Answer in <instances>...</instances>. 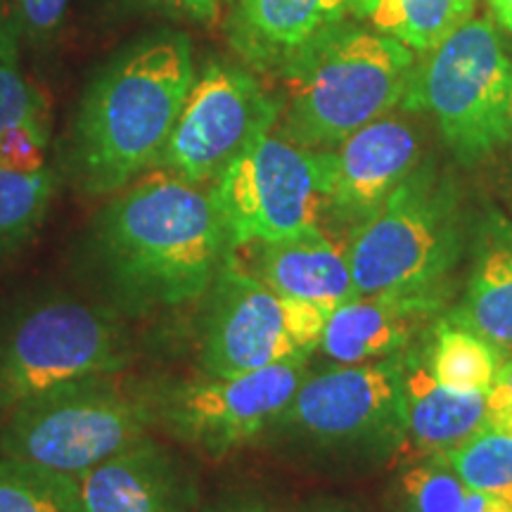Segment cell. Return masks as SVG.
I'll use <instances>...</instances> for the list:
<instances>
[{"instance_id":"obj_14","label":"cell","mask_w":512,"mask_h":512,"mask_svg":"<svg viewBox=\"0 0 512 512\" xmlns=\"http://www.w3.org/2000/svg\"><path fill=\"white\" fill-rule=\"evenodd\" d=\"M86 512H197L195 477L150 434L79 477Z\"/></svg>"},{"instance_id":"obj_24","label":"cell","mask_w":512,"mask_h":512,"mask_svg":"<svg viewBox=\"0 0 512 512\" xmlns=\"http://www.w3.org/2000/svg\"><path fill=\"white\" fill-rule=\"evenodd\" d=\"M439 456L456 470L467 491L512 501V437L508 434L484 427L475 437Z\"/></svg>"},{"instance_id":"obj_17","label":"cell","mask_w":512,"mask_h":512,"mask_svg":"<svg viewBox=\"0 0 512 512\" xmlns=\"http://www.w3.org/2000/svg\"><path fill=\"white\" fill-rule=\"evenodd\" d=\"M247 249H252L249 264L235 254L242 266L283 297L302 299L330 313L358 294L351 278L347 242L342 245L330 238L320 226L292 238L254 242Z\"/></svg>"},{"instance_id":"obj_31","label":"cell","mask_w":512,"mask_h":512,"mask_svg":"<svg viewBox=\"0 0 512 512\" xmlns=\"http://www.w3.org/2000/svg\"><path fill=\"white\" fill-rule=\"evenodd\" d=\"M211 512H275L264 498L252 496V494H238L223 498L221 503H216Z\"/></svg>"},{"instance_id":"obj_12","label":"cell","mask_w":512,"mask_h":512,"mask_svg":"<svg viewBox=\"0 0 512 512\" xmlns=\"http://www.w3.org/2000/svg\"><path fill=\"white\" fill-rule=\"evenodd\" d=\"M406 363L392 356L309 373L271 427L316 448L403 439Z\"/></svg>"},{"instance_id":"obj_27","label":"cell","mask_w":512,"mask_h":512,"mask_svg":"<svg viewBox=\"0 0 512 512\" xmlns=\"http://www.w3.org/2000/svg\"><path fill=\"white\" fill-rule=\"evenodd\" d=\"M50 143V117L31 119L0 133V166L10 171L46 169Z\"/></svg>"},{"instance_id":"obj_25","label":"cell","mask_w":512,"mask_h":512,"mask_svg":"<svg viewBox=\"0 0 512 512\" xmlns=\"http://www.w3.org/2000/svg\"><path fill=\"white\" fill-rule=\"evenodd\" d=\"M48 100L27 79L19 60L17 24L0 10V133L31 119H46Z\"/></svg>"},{"instance_id":"obj_4","label":"cell","mask_w":512,"mask_h":512,"mask_svg":"<svg viewBox=\"0 0 512 512\" xmlns=\"http://www.w3.org/2000/svg\"><path fill=\"white\" fill-rule=\"evenodd\" d=\"M465 249L453 185L427 169L411 176L351 228L347 256L358 294H444Z\"/></svg>"},{"instance_id":"obj_33","label":"cell","mask_w":512,"mask_h":512,"mask_svg":"<svg viewBox=\"0 0 512 512\" xmlns=\"http://www.w3.org/2000/svg\"><path fill=\"white\" fill-rule=\"evenodd\" d=\"M299 512H356V510H351L349 505L339 501H328V498H323V501H313L309 505H304Z\"/></svg>"},{"instance_id":"obj_28","label":"cell","mask_w":512,"mask_h":512,"mask_svg":"<svg viewBox=\"0 0 512 512\" xmlns=\"http://www.w3.org/2000/svg\"><path fill=\"white\" fill-rule=\"evenodd\" d=\"M69 0H12L15 24L31 41H48L60 31Z\"/></svg>"},{"instance_id":"obj_18","label":"cell","mask_w":512,"mask_h":512,"mask_svg":"<svg viewBox=\"0 0 512 512\" xmlns=\"http://www.w3.org/2000/svg\"><path fill=\"white\" fill-rule=\"evenodd\" d=\"M486 427V394L453 392L434 380L425 363H406L403 437L420 456L446 453Z\"/></svg>"},{"instance_id":"obj_9","label":"cell","mask_w":512,"mask_h":512,"mask_svg":"<svg viewBox=\"0 0 512 512\" xmlns=\"http://www.w3.org/2000/svg\"><path fill=\"white\" fill-rule=\"evenodd\" d=\"M202 325L204 375L230 377L304 361L318 349L330 313L273 292L230 249L209 287Z\"/></svg>"},{"instance_id":"obj_23","label":"cell","mask_w":512,"mask_h":512,"mask_svg":"<svg viewBox=\"0 0 512 512\" xmlns=\"http://www.w3.org/2000/svg\"><path fill=\"white\" fill-rule=\"evenodd\" d=\"M55 195L53 171L22 174L0 166V261L15 256L46 219Z\"/></svg>"},{"instance_id":"obj_2","label":"cell","mask_w":512,"mask_h":512,"mask_svg":"<svg viewBox=\"0 0 512 512\" xmlns=\"http://www.w3.org/2000/svg\"><path fill=\"white\" fill-rule=\"evenodd\" d=\"M195 74L190 38L159 31L95 76L69 136V171L83 195H117L155 166Z\"/></svg>"},{"instance_id":"obj_16","label":"cell","mask_w":512,"mask_h":512,"mask_svg":"<svg viewBox=\"0 0 512 512\" xmlns=\"http://www.w3.org/2000/svg\"><path fill=\"white\" fill-rule=\"evenodd\" d=\"M444 304V294H356L330 311L318 349L339 366L401 356Z\"/></svg>"},{"instance_id":"obj_10","label":"cell","mask_w":512,"mask_h":512,"mask_svg":"<svg viewBox=\"0 0 512 512\" xmlns=\"http://www.w3.org/2000/svg\"><path fill=\"white\" fill-rule=\"evenodd\" d=\"M309 373L304 358L230 377H164L140 384L155 430L202 456L223 458L271 427Z\"/></svg>"},{"instance_id":"obj_22","label":"cell","mask_w":512,"mask_h":512,"mask_svg":"<svg viewBox=\"0 0 512 512\" xmlns=\"http://www.w3.org/2000/svg\"><path fill=\"white\" fill-rule=\"evenodd\" d=\"M0 512H86L79 479L0 456Z\"/></svg>"},{"instance_id":"obj_5","label":"cell","mask_w":512,"mask_h":512,"mask_svg":"<svg viewBox=\"0 0 512 512\" xmlns=\"http://www.w3.org/2000/svg\"><path fill=\"white\" fill-rule=\"evenodd\" d=\"M152 430L143 384L121 373L57 384L0 425V456L79 479Z\"/></svg>"},{"instance_id":"obj_20","label":"cell","mask_w":512,"mask_h":512,"mask_svg":"<svg viewBox=\"0 0 512 512\" xmlns=\"http://www.w3.org/2000/svg\"><path fill=\"white\" fill-rule=\"evenodd\" d=\"M475 5L477 0H351V15L425 55L465 24Z\"/></svg>"},{"instance_id":"obj_35","label":"cell","mask_w":512,"mask_h":512,"mask_svg":"<svg viewBox=\"0 0 512 512\" xmlns=\"http://www.w3.org/2000/svg\"><path fill=\"white\" fill-rule=\"evenodd\" d=\"M508 143H512V100H510V140Z\"/></svg>"},{"instance_id":"obj_34","label":"cell","mask_w":512,"mask_h":512,"mask_svg":"<svg viewBox=\"0 0 512 512\" xmlns=\"http://www.w3.org/2000/svg\"><path fill=\"white\" fill-rule=\"evenodd\" d=\"M479 503H482V494H477V491H467V498L460 512H479Z\"/></svg>"},{"instance_id":"obj_15","label":"cell","mask_w":512,"mask_h":512,"mask_svg":"<svg viewBox=\"0 0 512 512\" xmlns=\"http://www.w3.org/2000/svg\"><path fill=\"white\" fill-rule=\"evenodd\" d=\"M351 0H233L230 46L259 72H290L344 27Z\"/></svg>"},{"instance_id":"obj_3","label":"cell","mask_w":512,"mask_h":512,"mask_svg":"<svg viewBox=\"0 0 512 512\" xmlns=\"http://www.w3.org/2000/svg\"><path fill=\"white\" fill-rule=\"evenodd\" d=\"M418 53L380 31L339 27L285 72V124L299 145L335 147L370 121L399 107Z\"/></svg>"},{"instance_id":"obj_11","label":"cell","mask_w":512,"mask_h":512,"mask_svg":"<svg viewBox=\"0 0 512 512\" xmlns=\"http://www.w3.org/2000/svg\"><path fill=\"white\" fill-rule=\"evenodd\" d=\"M280 112L283 102L266 95L245 69L204 64L152 169L197 185L214 183L261 131L278 124Z\"/></svg>"},{"instance_id":"obj_29","label":"cell","mask_w":512,"mask_h":512,"mask_svg":"<svg viewBox=\"0 0 512 512\" xmlns=\"http://www.w3.org/2000/svg\"><path fill=\"white\" fill-rule=\"evenodd\" d=\"M131 3L145 10L190 19V22L204 24V27L219 24L233 8V0H131Z\"/></svg>"},{"instance_id":"obj_19","label":"cell","mask_w":512,"mask_h":512,"mask_svg":"<svg viewBox=\"0 0 512 512\" xmlns=\"http://www.w3.org/2000/svg\"><path fill=\"white\" fill-rule=\"evenodd\" d=\"M446 320L512 349V230L491 226L479 245L465 294Z\"/></svg>"},{"instance_id":"obj_1","label":"cell","mask_w":512,"mask_h":512,"mask_svg":"<svg viewBox=\"0 0 512 512\" xmlns=\"http://www.w3.org/2000/svg\"><path fill=\"white\" fill-rule=\"evenodd\" d=\"M228 252L211 188L162 169L112 195L88 235L95 275L131 316L202 299Z\"/></svg>"},{"instance_id":"obj_26","label":"cell","mask_w":512,"mask_h":512,"mask_svg":"<svg viewBox=\"0 0 512 512\" xmlns=\"http://www.w3.org/2000/svg\"><path fill=\"white\" fill-rule=\"evenodd\" d=\"M467 486L444 456H422L403 472L399 512H460Z\"/></svg>"},{"instance_id":"obj_13","label":"cell","mask_w":512,"mask_h":512,"mask_svg":"<svg viewBox=\"0 0 512 512\" xmlns=\"http://www.w3.org/2000/svg\"><path fill=\"white\" fill-rule=\"evenodd\" d=\"M325 155L330 169L328 209L354 228L413 174L420 159V138L408 121L384 114L325 150Z\"/></svg>"},{"instance_id":"obj_7","label":"cell","mask_w":512,"mask_h":512,"mask_svg":"<svg viewBox=\"0 0 512 512\" xmlns=\"http://www.w3.org/2000/svg\"><path fill=\"white\" fill-rule=\"evenodd\" d=\"M328 192L325 150L299 145L278 124L261 131L211 183L230 249L318 228Z\"/></svg>"},{"instance_id":"obj_30","label":"cell","mask_w":512,"mask_h":512,"mask_svg":"<svg viewBox=\"0 0 512 512\" xmlns=\"http://www.w3.org/2000/svg\"><path fill=\"white\" fill-rule=\"evenodd\" d=\"M486 430L512 437V356L505 358L494 384L486 392Z\"/></svg>"},{"instance_id":"obj_6","label":"cell","mask_w":512,"mask_h":512,"mask_svg":"<svg viewBox=\"0 0 512 512\" xmlns=\"http://www.w3.org/2000/svg\"><path fill=\"white\" fill-rule=\"evenodd\" d=\"M512 57L491 22L470 17L418 60L401 105L425 110L460 162L472 166L510 140Z\"/></svg>"},{"instance_id":"obj_21","label":"cell","mask_w":512,"mask_h":512,"mask_svg":"<svg viewBox=\"0 0 512 512\" xmlns=\"http://www.w3.org/2000/svg\"><path fill=\"white\" fill-rule=\"evenodd\" d=\"M503 361V351L498 344L444 318L434 335L425 366L434 380L453 392L486 394Z\"/></svg>"},{"instance_id":"obj_32","label":"cell","mask_w":512,"mask_h":512,"mask_svg":"<svg viewBox=\"0 0 512 512\" xmlns=\"http://www.w3.org/2000/svg\"><path fill=\"white\" fill-rule=\"evenodd\" d=\"M489 5L494 10L498 24L512 34V0H489Z\"/></svg>"},{"instance_id":"obj_8","label":"cell","mask_w":512,"mask_h":512,"mask_svg":"<svg viewBox=\"0 0 512 512\" xmlns=\"http://www.w3.org/2000/svg\"><path fill=\"white\" fill-rule=\"evenodd\" d=\"M131 337L117 311L81 299H50L0 337V425L15 408L57 384L121 373Z\"/></svg>"}]
</instances>
